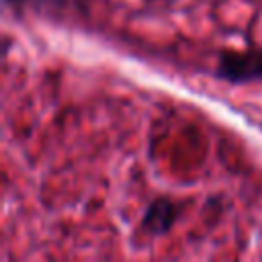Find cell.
Wrapping results in <instances>:
<instances>
[{"label": "cell", "instance_id": "cell-1", "mask_svg": "<svg viewBox=\"0 0 262 262\" xmlns=\"http://www.w3.org/2000/svg\"><path fill=\"white\" fill-rule=\"evenodd\" d=\"M217 76L233 84L262 80V51H223Z\"/></svg>", "mask_w": 262, "mask_h": 262}, {"label": "cell", "instance_id": "cell-2", "mask_svg": "<svg viewBox=\"0 0 262 262\" xmlns=\"http://www.w3.org/2000/svg\"><path fill=\"white\" fill-rule=\"evenodd\" d=\"M178 213H180V209L176 207L174 201H170V199H156L147 207V211L143 215V227L149 233H154V235L168 233L170 227L174 225Z\"/></svg>", "mask_w": 262, "mask_h": 262}, {"label": "cell", "instance_id": "cell-3", "mask_svg": "<svg viewBox=\"0 0 262 262\" xmlns=\"http://www.w3.org/2000/svg\"><path fill=\"white\" fill-rule=\"evenodd\" d=\"M63 0H37V6H49V8H57L61 6Z\"/></svg>", "mask_w": 262, "mask_h": 262}, {"label": "cell", "instance_id": "cell-4", "mask_svg": "<svg viewBox=\"0 0 262 262\" xmlns=\"http://www.w3.org/2000/svg\"><path fill=\"white\" fill-rule=\"evenodd\" d=\"M4 2H6V4H10V6H20L25 0H4Z\"/></svg>", "mask_w": 262, "mask_h": 262}]
</instances>
